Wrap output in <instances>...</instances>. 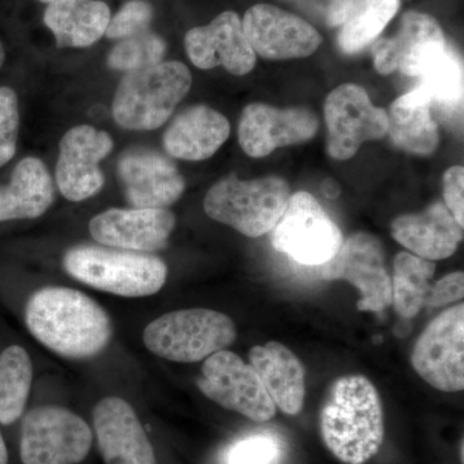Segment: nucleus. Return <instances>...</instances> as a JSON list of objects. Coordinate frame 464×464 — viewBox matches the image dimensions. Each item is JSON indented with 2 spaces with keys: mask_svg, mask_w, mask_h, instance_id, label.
Listing matches in <instances>:
<instances>
[{
  "mask_svg": "<svg viewBox=\"0 0 464 464\" xmlns=\"http://www.w3.org/2000/svg\"><path fill=\"white\" fill-rule=\"evenodd\" d=\"M241 23L253 51L266 60L308 57L323 43L322 35L306 20L271 5H253Z\"/></svg>",
  "mask_w": 464,
  "mask_h": 464,
  "instance_id": "nucleus-15",
  "label": "nucleus"
},
{
  "mask_svg": "<svg viewBox=\"0 0 464 464\" xmlns=\"http://www.w3.org/2000/svg\"><path fill=\"white\" fill-rule=\"evenodd\" d=\"M273 230L271 241L277 252L311 267L331 261L343 243L340 227L306 191L290 195L288 206Z\"/></svg>",
  "mask_w": 464,
  "mask_h": 464,
  "instance_id": "nucleus-7",
  "label": "nucleus"
},
{
  "mask_svg": "<svg viewBox=\"0 0 464 464\" xmlns=\"http://www.w3.org/2000/svg\"><path fill=\"white\" fill-rule=\"evenodd\" d=\"M185 50L198 69L224 66L232 75L249 74L257 63L237 12H222L206 26L194 27L185 36Z\"/></svg>",
  "mask_w": 464,
  "mask_h": 464,
  "instance_id": "nucleus-18",
  "label": "nucleus"
},
{
  "mask_svg": "<svg viewBox=\"0 0 464 464\" xmlns=\"http://www.w3.org/2000/svg\"><path fill=\"white\" fill-rule=\"evenodd\" d=\"M237 340L230 316L208 308L177 310L158 317L143 332L150 353L176 362H203Z\"/></svg>",
  "mask_w": 464,
  "mask_h": 464,
  "instance_id": "nucleus-6",
  "label": "nucleus"
},
{
  "mask_svg": "<svg viewBox=\"0 0 464 464\" xmlns=\"http://www.w3.org/2000/svg\"><path fill=\"white\" fill-rule=\"evenodd\" d=\"M249 362L274 404L283 413H301L306 396V373L298 357L288 347L273 341L253 347Z\"/></svg>",
  "mask_w": 464,
  "mask_h": 464,
  "instance_id": "nucleus-23",
  "label": "nucleus"
},
{
  "mask_svg": "<svg viewBox=\"0 0 464 464\" xmlns=\"http://www.w3.org/2000/svg\"><path fill=\"white\" fill-rule=\"evenodd\" d=\"M227 118L207 105L183 110L164 133V149L170 157L201 161L212 158L230 137Z\"/></svg>",
  "mask_w": 464,
  "mask_h": 464,
  "instance_id": "nucleus-22",
  "label": "nucleus"
},
{
  "mask_svg": "<svg viewBox=\"0 0 464 464\" xmlns=\"http://www.w3.org/2000/svg\"><path fill=\"white\" fill-rule=\"evenodd\" d=\"M464 295V275L462 271L449 274L439 282L432 284L427 306L442 307L459 301Z\"/></svg>",
  "mask_w": 464,
  "mask_h": 464,
  "instance_id": "nucleus-37",
  "label": "nucleus"
},
{
  "mask_svg": "<svg viewBox=\"0 0 464 464\" xmlns=\"http://www.w3.org/2000/svg\"><path fill=\"white\" fill-rule=\"evenodd\" d=\"M174 226L176 217L168 209L112 208L92 218L90 232L102 246L149 253L166 248Z\"/></svg>",
  "mask_w": 464,
  "mask_h": 464,
  "instance_id": "nucleus-19",
  "label": "nucleus"
},
{
  "mask_svg": "<svg viewBox=\"0 0 464 464\" xmlns=\"http://www.w3.org/2000/svg\"><path fill=\"white\" fill-rule=\"evenodd\" d=\"M63 267L78 282L128 298L155 295L168 277L167 265L157 256L93 246L67 250Z\"/></svg>",
  "mask_w": 464,
  "mask_h": 464,
  "instance_id": "nucleus-3",
  "label": "nucleus"
},
{
  "mask_svg": "<svg viewBox=\"0 0 464 464\" xmlns=\"http://www.w3.org/2000/svg\"><path fill=\"white\" fill-rule=\"evenodd\" d=\"M0 464H8V449L2 432H0Z\"/></svg>",
  "mask_w": 464,
  "mask_h": 464,
  "instance_id": "nucleus-39",
  "label": "nucleus"
},
{
  "mask_svg": "<svg viewBox=\"0 0 464 464\" xmlns=\"http://www.w3.org/2000/svg\"><path fill=\"white\" fill-rule=\"evenodd\" d=\"M438 21L422 12L402 14L398 33L372 45L374 69L381 75L400 72L420 78L448 48Z\"/></svg>",
  "mask_w": 464,
  "mask_h": 464,
  "instance_id": "nucleus-13",
  "label": "nucleus"
},
{
  "mask_svg": "<svg viewBox=\"0 0 464 464\" xmlns=\"http://www.w3.org/2000/svg\"><path fill=\"white\" fill-rule=\"evenodd\" d=\"M5 47H3L2 42H0V69H2L3 63H5Z\"/></svg>",
  "mask_w": 464,
  "mask_h": 464,
  "instance_id": "nucleus-40",
  "label": "nucleus"
},
{
  "mask_svg": "<svg viewBox=\"0 0 464 464\" xmlns=\"http://www.w3.org/2000/svg\"><path fill=\"white\" fill-rule=\"evenodd\" d=\"M319 130V119L310 109H277L266 103H250L241 112L240 148L250 158H265L275 150L313 140Z\"/></svg>",
  "mask_w": 464,
  "mask_h": 464,
  "instance_id": "nucleus-14",
  "label": "nucleus"
},
{
  "mask_svg": "<svg viewBox=\"0 0 464 464\" xmlns=\"http://www.w3.org/2000/svg\"><path fill=\"white\" fill-rule=\"evenodd\" d=\"M393 239L418 257L440 261L451 257L463 240V226L458 224L442 201L423 212L409 213L393 219Z\"/></svg>",
  "mask_w": 464,
  "mask_h": 464,
  "instance_id": "nucleus-21",
  "label": "nucleus"
},
{
  "mask_svg": "<svg viewBox=\"0 0 464 464\" xmlns=\"http://www.w3.org/2000/svg\"><path fill=\"white\" fill-rule=\"evenodd\" d=\"M20 132V110L16 92L0 87V168L16 154Z\"/></svg>",
  "mask_w": 464,
  "mask_h": 464,
  "instance_id": "nucleus-34",
  "label": "nucleus"
},
{
  "mask_svg": "<svg viewBox=\"0 0 464 464\" xmlns=\"http://www.w3.org/2000/svg\"><path fill=\"white\" fill-rule=\"evenodd\" d=\"M311 20L328 27H340L353 7V0H284Z\"/></svg>",
  "mask_w": 464,
  "mask_h": 464,
  "instance_id": "nucleus-35",
  "label": "nucleus"
},
{
  "mask_svg": "<svg viewBox=\"0 0 464 464\" xmlns=\"http://www.w3.org/2000/svg\"><path fill=\"white\" fill-rule=\"evenodd\" d=\"M463 61L450 45L422 75L411 91L415 99L439 109L442 114L462 115Z\"/></svg>",
  "mask_w": 464,
  "mask_h": 464,
  "instance_id": "nucleus-27",
  "label": "nucleus"
},
{
  "mask_svg": "<svg viewBox=\"0 0 464 464\" xmlns=\"http://www.w3.org/2000/svg\"><path fill=\"white\" fill-rule=\"evenodd\" d=\"M53 200V182L45 164L38 158L23 159L12 172L11 181L0 185V224L39 218Z\"/></svg>",
  "mask_w": 464,
  "mask_h": 464,
  "instance_id": "nucleus-24",
  "label": "nucleus"
},
{
  "mask_svg": "<svg viewBox=\"0 0 464 464\" xmlns=\"http://www.w3.org/2000/svg\"><path fill=\"white\" fill-rule=\"evenodd\" d=\"M282 451V445L273 435L258 433L232 445L226 464H277Z\"/></svg>",
  "mask_w": 464,
  "mask_h": 464,
  "instance_id": "nucleus-32",
  "label": "nucleus"
},
{
  "mask_svg": "<svg viewBox=\"0 0 464 464\" xmlns=\"http://www.w3.org/2000/svg\"><path fill=\"white\" fill-rule=\"evenodd\" d=\"M192 75L179 61L128 72L115 92L112 116L124 130H152L161 127L190 91Z\"/></svg>",
  "mask_w": 464,
  "mask_h": 464,
  "instance_id": "nucleus-4",
  "label": "nucleus"
},
{
  "mask_svg": "<svg viewBox=\"0 0 464 464\" xmlns=\"http://www.w3.org/2000/svg\"><path fill=\"white\" fill-rule=\"evenodd\" d=\"M326 449L344 464H365L384 440L380 393L364 375H346L332 384L320 411Z\"/></svg>",
  "mask_w": 464,
  "mask_h": 464,
  "instance_id": "nucleus-2",
  "label": "nucleus"
},
{
  "mask_svg": "<svg viewBox=\"0 0 464 464\" xmlns=\"http://www.w3.org/2000/svg\"><path fill=\"white\" fill-rule=\"evenodd\" d=\"M387 116V133L396 148L417 157H430L438 150L439 125L429 103L408 92L391 105Z\"/></svg>",
  "mask_w": 464,
  "mask_h": 464,
  "instance_id": "nucleus-26",
  "label": "nucleus"
},
{
  "mask_svg": "<svg viewBox=\"0 0 464 464\" xmlns=\"http://www.w3.org/2000/svg\"><path fill=\"white\" fill-rule=\"evenodd\" d=\"M39 2H42V3H47V5H50V3L52 2V0H39Z\"/></svg>",
  "mask_w": 464,
  "mask_h": 464,
  "instance_id": "nucleus-41",
  "label": "nucleus"
},
{
  "mask_svg": "<svg viewBox=\"0 0 464 464\" xmlns=\"http://www.w3.org/2000/svg\"><path fill=\"white\" fill-rule=\"evenodd\" d=\"M436 265L411 253H399L393 261L392 304L396 313L411 319L429 301Z\"/></svg>",
  "mask_w": 464,
  "mask_h": 464,
  "instance_id": "nucleus-29",
  "label": "nucleus"
},
{
  "mask_svg": "<svg viewBox=\"0 0 464 464\" xmlns=\"http://www.w3.org/2000/svg\"><path fill=\"white\" fill-rule=\"evenodd\" d=\"M464 168L453 166L444 174V204L457 219L464 225Z\"/></svg>",
  "mask_w": 464,
  "mask_h": 464,
  "instance_id": "nucleus-36",
  "label": "nucleus"
},
{
  "mask_svg": "<svg viewBox=\"0 0 464 464\" xmlns=\"http://www.w3.org/2000/svg\"><path fill=\"white\" fill-rule=\"evenodd\" d=\"M323 190L331 198L337 197L338 192H340V190H338L337 183L332 181V179H326V181L324 182Z\"/></svg>",
  "mask_w": 464,
  "mask_h": 464,
  "instance_id": "nucleus-38",
  "label": "nucleus"
},
{
  "mask_svg": "<svg viewBox=\"0 0 464 464\" xmlns=\"http://www.w3.org/2000/svg\"><path fill=\"white\" fill-rule=\"evenodd\" d=\"M290 188L280 177L241 181L226 177L208 191L204 210L217 222L230 226L248 237L267 234L288 206Z\"/></svg>",
  "mask_w": 464,
  "mask_h": 464,
  "instance_id": "nucleus-5",
  "label": "nucleus"
},
{
  "mask_svg": "<svg viewBox=\"0 0 464 464\" xmlns=\"http://www.w3.org/2000/svg\"><path fill=\"white\" fill-rule=\"evenodd\" d=\"M27 329L36 341L67 359H90L109 346L111 320L94 299L63 286H45L26 304Z\"/></svg>",
  "mask_w": 464,
  "mask_h": 464,
  "instance_id": "nucleus-1",
  "label": "nucleus"
},
{
  "mask_svg": "<svg viewBox=\"0 0 464 464\" xmlns=\"http://www.w3.org/2000/svg\"><path fill=\"white\" fill-rule=\"evenodd\" d=\"M93 430L106 464H158L136 411L125 400H101L93 411Z\"/></svg>",
  "mask_w": 464,
  "mask_h": 464,
  "instance_id": "nucleus-20",
  "label": "nucleus"
},
{
  "mask_svg": "<svg viewBox=\"0 0 464 464\" xmlns=\"http://www.w3.org/2000/svg\"><path fill=\"white\" fill-rule=\"evenodd\" d=\"M114 148L111 137L92 125H76L63 134L56 181L63 198L83 201L99 194L105 183L100 161Z\"/></svg>",
  "mask_w": 464,
  "mask_h": 464,
  "instance_id": "nucleus-16",
  "label": "nucleus"
},
{
  "mask_svg": "<svg viewBox=\"0 0 464 464\" xmlns=\"http://www.w3.org/2000/svg\"><path fill=\"white\" fill-rule=\"evenodd\" d=\"M167 43L158 34L143 32L130 38L121 39L112 48L108 57L111 69L133 72L157 65L166 56Z\"/></svg>",
  "mask_w": 464,
  "mask_h": 464,
  "instance_id": "nucleus-31",
  "label": "nucleus"
},
{
  "mask_svg": "<svg viewBox=\"0 0 464 464\" xmlns=\"http://www.w3.org/2000/svg\"><path fill=\"white\" fill-rule=\"evenodd\" d=\"M411 364L433 389H464V306L450 307L429 324L415 342Z\"/></svg>",
  "mask_w": 464,
  "mask_h": 464,
  "instance_id": "nucleus-12",
  "label": "nucleus"
},
{
  "mask_svg": "<svg viewBox=\"0 0 464 464\" xmlns=\"http://www.w3.org/2000/svg\"><path fill=\"white\" fill-rule=\"evenodd\" d=\"M197 383L208 399L255 422H267L276 414L257 372L231 351L207 357Z\"/></svg>",
  "mask_w": 464,
  "mask_h": 464,
  "instance_id": "nucleus-10",
  "label": "nucleus"
},
{
  "mask_svg": "<svg viewBox=\"0 0 464 464\" xmlns=\"http://www.w3.org/2000/svg\"><path fill=\"white\" fill-rule=\"evenodd\" d=\"M93 432L83 418L61 406H39L24 418L23 464H76L90 454Z\"/></svg>",
  "mask_w": 464,
  "mask_h": 464,
  "instance_id": "nucleus-8",
  "label": "nucleus"
},
{
  "mask_svg": "<svg viewBox=\"0 0 464 464\" xmlns=\"http://www.w3.org/2000/svg\"><path fill=\"white\" fill-rule=\"evenodd\" d=\"M33 374L32 359L25 348L14 344L0 353V423L9 426L24 414Z\"/></svg>",
  "mask_w": 464,
  "mask_h": 464,
  "instance_id": "nucleus-30",
  "label": "nucleus"
},
{
  "mask_svg": "<svg viewBox=\"0 0 464 464\" xmlns=\"http://www.w3.org/2000/svg\"><path fill=\"white\" fill-rule=\"evenodd\" d=\"M154 16V9L145 0H130L116 12L114 17L110 18L106 27L105 35L109 39L130 38L143 32H148Z\"/></svg>",
  "mask_w": 464,
  "mask_h": 464,
  "instance_id": "nucleus-33",
  "label": "nucleus"
},
{
  "mask_svg": "<svg viewBox=\"0 0 464 464\" xmlns=\"http://www.w3.org/2000/svg\"><path fill=\"white\" fill-rule=\"evenodd\" d=\"M400 0H353L338 33V47L344 54L360 53L373 44L396 16Z\"/></svg>",
  "mask_w": 464,
  "mask_h": 464,
  "instance_id": "nucleus-28",
  "label": "nucleus"
},
{
  "mask_svg": "<svg viewBox=\"0 0 464 464\" xmlns=\"http://www.w3.org/2000/svg\"><path fill=\"white\" fill-rule=\"evenodd\" d=\"M118 177L125 200L134 208L167 209L181 199L186 188L176 164L146 148L130 149L121 155Z\"/></svg>",
  "mask_w": 464,
  "mask_h": 464,
  "instance_id": "nucleus-17",
  "label": "nucleus"
},
{
  "mask_svg": "<svg viewBox=\"0 0 464 464\" xmlns=\"http://www.w3.org/2000/svg\"><path fill=\"white\" fill-rule=\"evenodd\" d=\"M324 280H343L362 293L360 311L382 313L392 304V280L387 270L383 244L369 232H356L342 243L337 255L322 266Z\"/></svg>",
  "mask_w": 464,
  "mask_h": 464,
  "instance_id": "nucleus-9",
  "label": "nucleus"
},
{
  "mask_svg": "<svg viewBox=\"0 0 464 464\" xmlns=\"http://www.w3.org/2000/svg\"><path fill=\"white\" fill-rule=\"evenodd\" d=\"M110 18L109 5L101 0H52L44 12L58 47H90L105 35Z\"/></svg>",
  "mask_w": 464,
  "mask_h": 464,
  "instance_id": "nucleus-25",
  "label": "nucleus"
},
{
  "mask_svg": "<svg viewBox=\"0 0 464 464\" xmlns=\"http://www.w3.org/2000/svg\"><path fill=\"white\" fill-rule=\"evenodd\" d=\"M328 154L335 160L355 157L366 141L383 139L389 128L387 110L377 108L368 92L353 83L341 84L324 102Z\"/></svg>",
  "mask_w": 464,
  "mask_h": 464,
  "instance_id": "nucleus-11",
  "label": "nucleus"
}]
</instances>
